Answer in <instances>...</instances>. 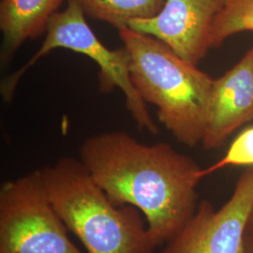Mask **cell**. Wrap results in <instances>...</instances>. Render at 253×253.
I'll return each mask as SVG.
<instances>
[{"instance_id": "5bb4252c", "label": "cell", "mask_w": 253, "mask_h": 253, "mask_svg": "<svg viewBox=\"0 0 253 253\" xmlns=\"http://www.w3.org/2000/svg\"><path fill=\"white\" fill-rule=\"evenodd\" d=\"M253 253V242L245 240L244 253Z\"/></svg>"}, {"instance_id": "3957f363", "label": "cell", "mask_w": 253, "mask_h": 253, "mask_svg": "<svg viewBox=\"0 0 253 253\" xmlns=\"http://www.w3.org/2000/svg\"><path fill=\"white\" fill-rule=\"evenodd\" d=\"M117 29L136 90L157 107L160 122L179 143L196 146L205 135L214 79L158 39L126 26Z\"/></svg>"}, {"instance_id": "7a4b0ae2", "label": "cell", "mask_w": 253, "mask_h": 253, "mask_svg": "<svg viewBox=\"0 0 253 253\" xmlns=\"http://www.w3.org/2000/svg\"><path fill=\"white\" fill-rule=\"evenodd\" d=\"M40 170L54 209L86 253H156L143 213L113 203L79 159L64 157Z\"/></svg>"}, {"instance_id": "9a60e30c", "label": "cell", "mask_w": 253, "mask_h": 253, "mask_svg": "<svg viewBox=\"0 0 253 253\" xmlns=\"http://www.w3.org/2000/svg\"><path fill=\"white\" fill-rule=\"evenodd\" d=\"M214 3H216L217 6L222 9L224 6H226L227 4L231 1V0H212Z\"/></svg>"}, {"instance_id": "5b68a950", "label": "cell", "mask_w": 253, "mask_h": 253, "mask_svg": "<svg viewBox=\"0 0 253 253\" xmlns=\"http://www.w3.org/2000/svg\"><path fill=\"white\" fill-rule=\"evenodd\" d=\"M49 199L41 170L0 189V253H84Z\"/></svg>"}, {"instance_id": "ba28073f", "label": "cell", "mask_w": 253, "mask_h": 253, "mask_svg": "<svg viewBox=\"0 0 253 253\" xmlns=\"http://www.w3.org/2000/svg\"><path fill=\"white\" fill-rule=\"evenodd\" d=\"M253 121V47L224 75L213 82L203 145L220 147L236 128Z\"/></svg>"}, {"instance_id": "8fae6325", "label": "cell", "mask_w": 253, "mask_h": 253, "mask_svg": "<svg viewBox=\"0 0 253 253\" xmlns=\"http://www.w3.org/2000/svg\"><path fill=\"white\" fill-rule=\"evenodd\" d=\"M244 31L253 32V0H231L216 15L211 31V49L228 38Z\"/></svg>"}, {"instance_id": "277c9868", "label": "cell", "mask_w": 253, "mask_h": 253, "mask_svg": "<svg viewBox=\"0 0 253 253\" xmlns=\"http://www.w3.org/2000/svg\"><path fill=\"white\" fill-rule=\"evenodd\" d=\"M67 7L58 10L50 19L42 44L34 55L18 71L10 74L1 84V95L5 101L12 100L23 75L45 55L56 49L71 50L84 54L99 67L100 91L108 93L118 88L125 96L127 111L137 126L151 134H157L155 124L146 103L133 85L129 73V54L123 46L117 50L104 45L85 20V14L73 1L67 0Z\"/></svg>"}, {"instance_id": "30bf717a", "label": "cell", "mask_w": 253, "mask_h": 253, "mask_svg": "<svg viewBox=\"0 0 253 253\" xmlns=\"http://www.w3.org/2000/svg\"><path fill=\"white\" fill-rule=\"evenodd\" d=\"M85 16L118 28L130 21L157 15L166 0H73Z\"/></svg>"}, {"instance_id": "9c48e42d", "label": "cell", "mask_w": 253, "mask_h": 253, "mask_svg": "<svg viewBox=\"0 0 253 253\" xmlns=\"http://www.w3.org/2000/svg\"><path fill=\"white\" fill-rule=\"evenodd\" d=\"M64 0H2L1 63L6 64L28 40L45 33Z\"/></svg>"}, {"instance_id": "8992f818", "label": "cell", "mask_w": 253, "mask_h": 253, "mask_svg": "<svg viewBox=\"0 0 253 253\" xmlns=\"http://www.w3.org/2000/svg\"><path fill=\"white\" fill-rule=\"evenodd\" d=\"M253 212V166L238 178L233 195L215 209L198 204L187 225L160 253H243L246 231Z\"/></svg>"}, {"instance_id": "4fadbf2b", "label": "cell", "mask_w": 253, "mask_h": 253, "mask_svg": "<svg viewBox=\"0 0 253 253\" xmlns=\"http://www.w3.org/2000/svg\"><path fill=\"white\" fill-rule=\"evenodd\" d=\"M245 239L248 240V241H252V242H253V214H252V216H251V218H250L248 227H247Z\"/></svg>"}, {"instance_id": "6da1fadb", "label": "cell", "mask_w": 253, "mask_h": 253, "mask_svg": "<svg viewBox=\"0 0 253 253\" xmlns=\"http://www.w3.org/2000/svg\"><path fill=\"white\" fill-rule=\"evenodd\" d=\"M79 160L113 203L143 213L158 247L195 214L205 171L166 143L145 145L125 131H105L83 142Z\"/></svg>"}, {"instance_id": "52a82bcc", "label": "cell", "mask_w": 253, "mask_h": 253, "mask_svg": "<svg viewBox=\"0 0 253 253\" xmlns=\"http://www.w3.org/2000/svg\"><path fill=\"white\" fill-rule=\"evenodd\" d=\"M220 9L212 0H166L157 15L130 21L126 27L158 39L197 66L211 49L212 26Z\"/></svg>"}, {"instance_id": "7c38bea8", "label": "cell", "mask_w": 253, "mask_h": 253, "mask_svg": "<svg viewBox=\"0 0 253 253\" xmlns=\"http://www.w3.org/2000/svg\"><path fill=\"white\" fill-rule=\"evenodd\" d=\"M226 166H253V126L246 128L235 138L220 161L204 169L205 174L208 175Z\"/></svg>"}]
</instances>
